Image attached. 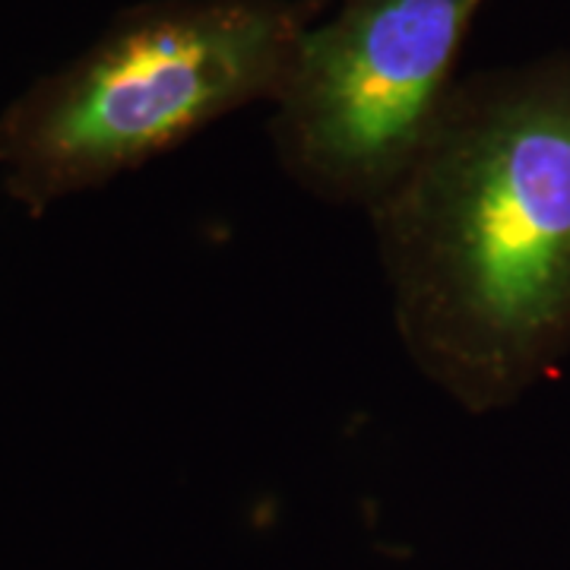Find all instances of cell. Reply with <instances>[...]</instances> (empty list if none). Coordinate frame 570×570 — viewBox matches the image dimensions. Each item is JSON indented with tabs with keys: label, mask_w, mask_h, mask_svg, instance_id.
I'll return each mask as SVG.
<instances>
[{
	"label": "cell",
	"mask_w": 570,
	"mask_h": 570,
	"mask_svg": "<svg viewBox=\"0 0 570 570\" xmlns=\"http://www.w3.org/2000/svg\"><path fill=\"white\" fill-rule=\"evenodd\" d=\"M406 355L469 415L520 403L570 355V55L453 86L367 209Z\"/></svg>",
	"instance_id": "obj_1"
},
{
	"label": "cell",
	"mask_w": 570,
	"mask_h": 570,
	"mask_svg": "<svg viewBox=\"0 0 570 570\" xmlns=\"http://www.w3.org/2000/svg\"><path fill=\"white\" fill-rule=\"evenodd\" d=\"M485 0H340L307 29L269 137L283 171L333 206H377L448 105Z\"/></svg>",
	"instance_id": "obj_3"
},
{
	"label": "cell",
	"mask_w": 570,
	"mask_h": 570,
	"mask_svg": "<svg viewBox=\"0 0 570 570\" xmlns=\"http://www.w3.org/2000/svg\"><path fill=\"white\" fill-rule=\"evenodd\" d=\"M324 0H142L0 111V187L41 219L283 89Z\"/></svg>",
	"instance_id": "obj_2"
}]
</instances>
